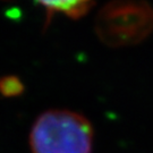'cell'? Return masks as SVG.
I'll use <instances>...</instances> for the list:
<instances>
[{
    "label": "cell",
    "mask_w": 153,
    "mask_h": 153,
    "mask_svg": "<svg viewBox=\"0 0 153 153\" xmlns=\"http://www.w3.org/2000/svg\"><path fill=\"white\" fill-rule=\"evenodd\" d=\"M153 30V9L140 0L110 2L99 14L97 32L111 47L141 42Z\"/></svg>",
    "instance_id": "7a4b0ae2"
},
{
    "label": "cell",
    "mask_w": 153,
    "mask_h": 153,
    "mask_svg": "<svg viewBox=\"0 0 153 153\" xmlns=\"http://www.w3.org/2000/svg\"><path fill=\"white\" fill-rule=\"evenodd\" d=\"M91 123L69 110H50L39 117L31 131L33 153H92Z\"/></svg>",
    "instance_id": "6da1fadb"
},
{
    "label": "cell",
    "mask_w": 153,
    "mask_h": 153,
    "mask_svg": "<svg viewBox=\"0 0 153 153\" xmlns=\"http://www.w3.org/2000/svg\"><path fill=\"white\" fill-rule=\"evenodd\" d=\"M41 5L52 13H61L71 18L85 15L93 6L94 0H38Z\"/></svg>",
    "instance_id": "3957f363"
}]
</instances>
